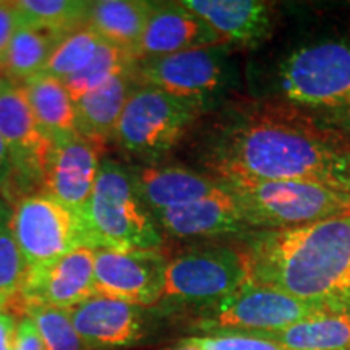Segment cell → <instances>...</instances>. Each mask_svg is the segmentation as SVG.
Returning <instances> with one entry per match:
<instances>
[{"mask_svg": "<svg viewBox=\"0 0 350 350\" xmlns=\"http://www.w3.org/2000/svg\"><path fill=\"white\" fill-rule=\"evenodd\" d=\"M85 224L96 250H163L164 247L163 232L135 190L129 165L111 157L100 159Z\"/></svg>", "mask_w": 350, "mask_h": 350, "instance_id": "3957f363", "label": "cell"}, {"mask_svg": "<svg viewBox=\"0 0 350 350\" xmlns=\"http://www.w3.org/2000/svg\"><path fill=\"white\" fill-rule=\"evenodd\" d=\"M13 350H47L36 325L28 317H20Z\"/></svg>", "mask_w": 350, "mask_h": 350, "instance_id": "1f68e13d", "label": "cell"}, {"mask_svg": "<svg viewBox=\"0 0 350 350\" xmlns=\"http://www.w3.org/2000/svg\"><path fill=\"white\" fill-rule=\"evenodd\" d=\"M94 252L81 247L59 260L26 271L18 295L7 306L21 317L29 306L72 310L94 294Z\"/></svg>", "mask_w": 350, "mask_h": 350, "instance_id": "4fadbf2b", "label": "cell"}, {"mask_svg": "<svg viewBox=\"0 0 350 350\" xmlns=\"http://www.w3.org/2000/svg\"><path fill=\"white\" fill-rule=\"evenodd\" d=\"M64 36L20 23L8 44L0 78L23 85L46 67L47 60Z\"/></svg>", "mask_w": 350, "mask_h": 350, "instance_id": "cb8c5ba5", "label": "cell"}, {"mask_svg": "<svg viewBox=\"0 0 350 350\" xmlns=\"http://www.w3.org/2000/svg\"><path fill=\"white\" fill-rule=\"evenodd\" d=\"M252 282L332 310L350 308V214L282 230H252Z\"/></svg>", "mask_w": 350, "mask_h": 350, "instance_id": "7a4b0ae2", "label": "cell"}, {"mask_svg": "<svg viewBox=\"0 0 350 350\" xmlns=\"http://www.w3.org/2000/svg\"><path fill=\"white\" fill-rule=\"evenodd\" d=\"M23 88L39 129L51 142L75 133V106L59 78L39 73Z\"/></svg>", "mask_w": 350, "mask_h": 350, "instance_id": "7402d4cb", "label": "cell"}, {"mask_svg": "<svg viewBox=\"0 0 350 350\" xmlns=\"http://www.w3.org/2000/svg\"><path fill=\"white\" fill-rule=\"evenodd\" d=\"M278 86L297 107L350 113V42L323 41L300 47L281 64Z\"/></svg>", "mask_w": 350, "mask_h": 350, "instance_id": "ba28073f", "label": "cell"}, {"mask_svg": "<svg viewBox=\"0 0 350 350\" xmlns=\"http://www.w3.org/2000/svg\"><path fill=\"white\" fill-rule=\"evenodd\" d=\"M100 165V148L78 131L52 142L44 191L85 221Z\"/></svg>", "mask_w": 350, "mask_h": 350, "instance_id": "9a60e30c", "label": "cell"}, {"mask_svg": "<svg viewBox=\"0 0 350 350\" xmlns=\"http://www.w3.org/2000/svg\"><path fill=\"white\" fill-rule=\"evenodd\" d=\"M222 42L255 46L273 31V8L258 0H185Z\"/></svg>", "mask_w": 350, "mask_h": 350, "instance_id": "d6986e66", "label": "cell"}, {"mask_svg": "<svg viewBox=\"0 0 350 350\" xmlns=\"http://www.w3.org/2000/svg\"><path fill=\"white\" fill-rule=\"evenodd\" d=\"M100 42H103V39L88 26L65 34L57 44L41 73L65 81L67 78L80 73L93 60Z\"/></svg>", "mask_w": 350, "mask_h": 350, "instance_id": "4316f807", "label": "cell"}, {"mask_svg": "<svg viewBox=\"0 0 350 350\" xmlns=\"http://www.w3.org/2000/svg\"><path fill=\"white\" fill-rule=\"evenodd\" d=\"M135 67L137 64L73 103L77 131L99 148L113 139L126 100L139 85Z\"/></svg>", "mask_w": 350, "mask_h": 350, "instance_id": "ffe728a7", "label": "cell"}, {"mask_svg": "<svg viewBox=\"0 0 350 350\" xmlns=\"http://www.w3.org/2000/svg\"><path fill=\"white\" fill-rule=\"evenodd\" d=\"M12 172V163H10V154H8V150L3 143L2 137H0V191L3 190L5 183L10 177Z\"/></svg>", "mask_w": 350, "mask_h": 350, "instance_id": "e575fe53", "label": "cell"}, {"mask_svg": "<svg viewBox=\"0 0 350 350\" xmlns=\"http://www.w3.org/2000/svg\"><path fill=\"white\" fill-rule=\"evenodd\" d=\"M10 208L13 234L28 269L91 247L83 217L46 191L25 196Z\"/></svg>", "mask_w": 350, "mask_h": 350, "instance_id": "8fae6325", "label": "cell"}, {"mask_svg": "<svg viewBox=\"0 0 350 350\" xmlns=\"http://www.w3.org/2000/svg\"><path fill=\"white\" fill-rule=\"evenodd\" d=\"M154 5V2H144V0L91 2L86 26L93 29L103 41L133 55Z\"/></svg>", "mask_w": 350, "mask_h": 350, "instance_id": "44dd1931", "label": "cell"}, {"mask_svg": "<svg viewBox=\"0 0 350 350\" xmlns=\"http://www.w3.org/2000/svg\"><path fill=\"white\" fill-rule=\"evenodd\" d=\"M258 338L274 340L288 350H350V308L321 313Z\"/></svg>", "mask_w": 350, "mask_h": 350, "instance_id": "603a6c76", "label": "cell"}, {"mask_svg": "<svg viewBox=\"0 0 350 350\" xmlns=\"http://www.w3.org/2000/svg\"><path fill=\"white\" fill-rule=\"evenodd\" d=\"M20 318L8 310H0V350H13Z\"/></svg>", "mask_w": 350, "mask_h": 350, "instance_id": "d6a6232c", "label": "cell"}, {"mask_svg": "<svg viewBox=\"0 0 350 350\" xmlns=\"http://www.w3.org/2000/svg\"><path fill=\"white\" fill-rule=\"evenodd\" d=\"M200 116L164 91L139 83L126 100L112 142L137 165L161 164Z\"/></svg>", "mask_w": 350, "mask_h": 350, "instance_id": "8992f818", "label": "cell"}, {"mask_svg": "<svg viewBox=\"0 0 350 350\" xmlns=\"http://www.w3.org/2000/svg\"><path fill=\"white\" fill-rule=\"evenodd\" d=\"M26 262L12 227V208L0 200V304L7 306L18 295L26 275Z\"/></svg>", "mask_w": 350, "mask_h": 350, "instance_id": "83f0119b", "label": "cell"}, {"mask_svg": "<svg viewBox=\"0 0 350 350\" xmlns=\"http://www.w3.org/2000/svg\"><path fill=\"white\" fill-rule=\"evenodd\" d=\"M21 23L65 36L86 26L91 2L86 0H18Z\"/></svg>", "mask_w": 350, "mask_h": 350, "instance_id": "d4e9b609", "label": "cell"}, {"mask_svg": "<svg viewBox=\"0 0 350 350\" xmlns=\"http://www.w3.org/2000/svg\"><path fill=\"white\" fill-rule=\"evenodd\" d=\"M163 235L182 240H208L252 232L242 206L227 191L195 203L163 209L152 214Z\"/></svg>", "mask_w": 350, "mask_h": 350, "instance_id": "2e32d148", "label": "cell"}, {"mask_svg": "<svg viewBox=\"0 0 350 350\" xmlns=\"http://www.w3.org/2000/svg\"><path fill=\"white\" fill-rule=\"evenodd\" d=\"M253 230L294 229L350 214V191L310 180H222Z\"/></svg>", "mask_w": 350, "mask_h": 350, "instance_id": "277c9868", "label": "cell"}, {"mask_svg": "<svg viewBox=\"0 0 350 350\" xmlns=\"http://www.w3.org/2000/svg\"><path fill=\"white\" fill-rule=\"evenodd\" d=\"M332 178L336 187L350 191V150H344L338 156L332 169Z\"/></svg>", "mask_w": 350, "mask_h": 350, "instance_id": "836d02e7", "label": "cell"}, {"mask_svg": "<svg viewBox=\"0 0 350 350\" xmlns=\"http://www.w3.org/2000/svg\"><path fill=\"white\" fill-rule=\"evenodd\" d=\"M0 310H5V306H3L2 304H0Z\"/></svg>", "mask_w": 350, "mask_h": 350, "instance_id": "f35d334b", "label": "cell"}, {"mask_svg": "<svg viewBox=\"0 0 350 350\" xmlns=\"http://www.w3.org/2000/svg\"><path fill=\"white\" fill-rule=\"evenodd\" d=\"M21 23L20 13L13 2H0V54L5 59V52L13 33Z\"/></svg>", "mask_w": 350, "mask_h": 350, "instance_id": "4dcf8cb0", "label": "cell"}, {"mask_svg": "<svg viewBox=\"0 0 350 350\" xmlns=\"http://www.w3.org/2000/svg\"><path fill=\"white\" fill-rule=\"evenodd\" d=\"M135 64H137V60L130 52L103 41L99 44L93 60L80 73L67 78L62 83L67 88L70 98L75 103L85 94L106 85L113 77L131 68Z\"/></svg>", "mask_w": 350, "mask_h": 350, "instance_id": "484cf974", "label": "cell"}, {"mask_svg": "<svg viewBox=\"0 0 350 350\" xmlns=\"http://www.w3.org/2000/svg\"><path fill=\"white\" fill-rule=\"evenodd\" d=\"M0 137L10 154L12 172L0 191L13 206L25 196L44 191L52 142L39 129L23 85L0 78Z\"/></svg>", "mask_w": 350, "mask_h": 350, "instance_id": "30bf717a", "label": "cell"}, {"mask_svg": "<svg viewBox=\"0 0 350 350\" xmlns=\"http://www.w3.org/2000/svg\"><path fill=\"white\" fill-rule=\"evenodd\" d=\"M252 282L250 262L243 248L196 245L169 258L159 308H208Z\"/></svg>", "mask_w": 350, "mask_h": 350, "instance_id": "5b68a950", "label": "cell"}, {"mask_svg": "<svg viewBox=\"0 0 350 350\" xmlns=\"http://www.w3.org/2000/svg\"><path fill=\"white\" fill-rule=\"evenodd\" d=\"M167 350H203V349H201L200 345L196 344L193 339H191V336H188V338L177 340V342L170 345Z\"/></svg>", "mask_w": 350, "mask_h": 350, "instance_id": "d590c367", "label": "cell"}, {"mask_svg": "<svg viewBox=\"0 0 350 350\" xmlns=\"http://www.w3.org/2000/svg\"><path fill=\"white\" fill-rule=\"evenodd\" d=\"M21 317H28L36 325L47 350H86L68 310L29 306L23 310Z\"/></svg>", "mask_w": 350, "mask_h": 350, "instance_id": "f1b7e54d", "label": "cell"}, {"mask_svg": "<svg viewBox=\"0 0 350 350\" xmlns=\"http://www.w3.org/2000/svg\"><path fill=\"white\" fill-rule=\"evenodd\" d=\"M135 190L151 214L227 193L224 182L185 165H131Z\"/></svg>", "mask_w": 350, "mask_h": 350, "instance_id": "e0dca14e", "label": "cell"}, {"mask_svg": "<svg viewBox=\"0 0 350 350\" xmlns=\"http://www.w3.org/2000/svg\"><path fill=\"white\" fill-rule=\"evenodd\" d=\"M326 312H332V308L250 282L224 300L195 313L193 327L201 332L200 336H261L287 329Z\"/></svg>", "mask_w": 350, "mask_h": 350, "instance_id": "52a82bcc", "label": "cell"}, {"mask_svg": "<svg viewBox=\"0 0 350 350\" xmlns=\"http://www.w3.org/2000/svg\"><path fill=\"white\" fill-rule=\"evenodd\" d=\"M339 124L344 125V126H349L350 129V113H347V116H342L339 119Z\"/></svg>", "mask_w": 350, "mask_h": 350, "instance_id": "8d00e7d4", "label": "cell"}, {"mask_svg": "<svg viewBox=\"0 0 350 350\" xmlns=\"http://www.w3.org/2000/svg\"><path fill=\"white\" fill-rule=\"evenodd\" d=\"M203 350H288L278 342L258 336L245 334H209L191 336Z\"/></svg>", "mask_w": 350, "mask_h": 350, "instance_id": "f546056e", "label": "cell"}, {"mask_svg": "<svg viewBox=\"0 0 350 350\" xmlns=\"http://www.w3.org/2000/svg\"><path fill=\"white\" fill-rule=\"evenodd\" d=\"M86 350H124L143 342L150 329L146 308L93 295L68 310Z\"/></svg>", "mask_w": 350, "mask_h": 350, "instance_id": "5bb4252c", "label": "cell"}, {"mask_svg": "<svg viewBox=\"0 0 350 350\" xmlns=\"http://www.w3.org/2000/svg\"><path fill=\"white\" fill-rule=\"evenodd\" d=\"M135 72L142 85L154 86L200 113L221 103L232 78L226 44L139 60Z\"/></svg>", "mask_w": 350, "mask_h": 350, "instance_id": "9c48e42d", "label": "cell"}, {"mask_svg": "<svg viewBox=\"0 0 350 350\" xmlns=\"http://www.w3.org/2000/svg\"><path fill=\"white\" fill-rule=\"evenodd\" d=\"M216 44L226 42L182 2L156 3L133 55L139 62Z\"/></svg>", "mask_w": 350, "mask_h": 350, "instance_id": "ac0fdd59", "label": "cell"}, {"mask_svg": "<svg viewBox=\"0 0 350 350\" xmlns=\"http://www.w3.org/2000/svg\"><path fill=\"white\" fill-rule=\"evenodd\" d=\"M167 255L163 250L94 252V294L154 308L163 299Z\"/></svg>", "mask_w": 350, "mask_h": 350, "instance_id": "7c38bea8", "label": "cell"}, {"mask_svg": "<svg viewBox=\"0 0 350 350\" xmlns=\"http://www.w3.org/2000/svg\"><path fill=\"white\" fill-rule=\"evenodd\" d=\"M2 67H3V55L0 54V72H2Z\"/></svg>", "mask_w": 350, "mask_h": 350, "instance_id": "74e56055", "label": "cell"}, {"mask_svg": "<svg viewBox=\"0 0 350 350\" xmlns=\"http://www.w3.org/2000/svg\"><path fill=\"white\" fill-rule=\"evenodd\" d=\"M342 151L317 125L258 113L213 135L201 151V164L219 180H310L336 187L332 169Z\"/></svg>", "mask_w": 350, "mask_h": 350, "instance_id": "6da1fadb", "label": "cell"}]
</instances>
